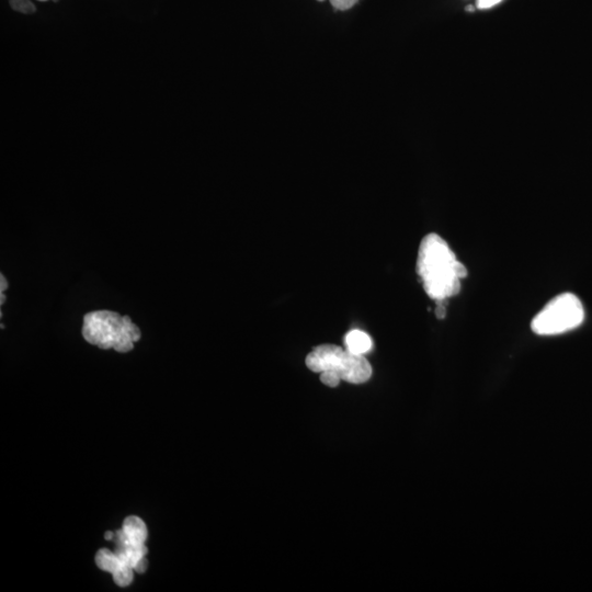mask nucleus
<instances>
[{"instance_id": "nucleus-1", "label": "nucleus", "mask_w": 592, "mask_h": 592, "mask_svg": "<svg viewBox=\"0 0 592 592\" xmlns=\"http://www.w3.org/2000/svg\"><path fill=\"white\" fill-rule=\"evenodd\" d=\"M417 273L426 295L443 300L458 294L467 269L441 236L428 234L419 247Z\"/></svg>"}, {"instance_id": "nucleus-2", "label": "nucleus", "mask_w": 592, "mask_h": 592, "mask_svg": "<svg viewBox=\"0 0 592 592\" xmlns=\"http://www.w3.org/2000/svg\"><path fill=\"white\" fill-rule=\"evenodd\" d=\"M82 335L87 342L103 350L129 352L141 332L128 316L111 310H95L83 317Z\"/></svg>"}, {"instance_id": "nucleus-3", "label": "nucleus", "mask_w": 592, "mask_h": 592, "mask_svg": "<svg viewBox=\"0 0 592 592\" xmlns=\"http://www.w3.org/2000/svg\"><path fill=\"white\" fill-rule=\"evenodd\" d=\"M307 367L317 373L330 371L341 380L363 384L372 376V366L364 355H357L335 344H320L306 356Z\"/></svg>"}, {"instance_id": "nucleus-4", "label": "nucleus", "mask_w": 592, "mask_h": 592, "mask_svg": "<svg viewBox=\"0 0 592 592\" xmlns=\"http://www.w3.org/2000/svg\"><path fill=\"white\" fill-rule=\"evenodd\" d=\"M583 319L581 300L572 293H562L538 311L531 322V328L538 335H556L576 329Z\"/></svg>"}, {"instance_id": "nucleus-5", "label": "nucleus", "mask_w": 592, "mask_h": 592, "mask_svg": "<svg viewBox=\"0 0 592 592\" xmlns=\"http://www.w3.org/2000/svg\"><path fill=\"white\" fill-rule=\"evenodd\" d=\"M344 345L349 352L357 355H364L372 350L373 341L366 332L354 329L345 334Z\"/></svg>"}, {"instance_id": "nucleus-6", "label": "nucleus", "mask_w": 592, "mask_h": 592, "mask_svg": "<svg viewBox=\"0 0 592 592\" xmlns=\"http://www.w3.org/2000/svg\"><path fill=\"white\" fill-rule=\"evenodd\" d=\"M123 531L130 543H145L148 534L145 522L138 516L126 517Z\"/></svg>"}, {"instance_id": "nucleus-7", "label": "nucleus", "mask_w": 592, "mask_h": 592, "mask_svg": "<svg viewBox=\"0 0 592 592\" xmlns=\"http://www.w3.org/2000/svg\"><path fill=\"white\" fill-rule=\"evenodd\" d=\"M95 562L101 570L113 572L119 565L117 555L109 549H100L95 555Z\"/></svg>"}, {"instance_id": "nucleus-8", "label": "nucleus", "mask_w": 592, "mask_h": 592, "mask_svg": "<svg viewBox=\"0 0 592 592\" xmlns=\"http://www.w3.org/2000/svg\"><path fill=\"white\" fill-rule=\"evenodd\" d=\"M134 569L127 565L121 563L113 572V579L119 587H127L133 581Z\"/></svg>"}, {"instance_id": "nucleus-9", "label": "nucleus", "mask_w": 592, "mask_h": 592, "mask_svg": "<svg viewBox=\"0 0 592 592\" xmlns=\"http://www.w3.org/2000/svg\"><path fill=\"white\" fill-rule=\"evenodd\" d=\"M11 7L23 13H32L35 11L34 4L30 0H10Z\"/></svg>"}, {"instance_id": "nucleus-10", "label": "nucleus", "mask_w": 592, "mask_h": 592, "mask_svg": "<svg viewBox=\"0 0 592 592\" xmlns=\"http://www.w3.org/2000/svg\"><path fill=\"white\" fill-rule=\"evenodd\" d=\"M320 380L327 386L335 387L339 385L341 378L333 372L325 371L320 373Z\"/></svg>"}, {"instance_id": "nucleus-11", "label": "nucleus", "mask_w": 592, "mask_h": 592, "mask_svg": "<svg viewBox=\"0 0 592 592\" xmlns=\"http://www.w3.org/2000/svg\"><path fill=\"white\" fill-rule=\"evenodd\" d=\"M331 5L339 11H345L354 7L360 0H329Z\"/></svg>"}, {"instance_id": "nucleus-12", "label": "nucleus", "mask_w": 592, "mask_h": 592, "mask_svg": "<svg viewBox=\"0 0 592 592\" xmlns=\"http://www.w3.org/2000/svg\"><path fill=\"white\" fill-rule=\"evenodd\" d=\"M502 0H476V7L478 9H489L500 3Z\"/></svg>"}, {"instance_id": "nucleus-13", "label": "nucleus", "mask_w": 592, "mask_h": 592, "mask_svg": "<svg viewBox=\"0 0 592 592\" xmlns=\"http://www.w3.org/2000/svg\"><path fill=\"white\" fill-rule=\"evenodd\" d=\"M445 300H435L436 301V308H435V316L440 319L445 317L446 309H445Z\"/></svg>"}, {"instance_id": "nucleus-14", "label": "nucleus", "mask_w": 592, "mask_h": 592, "mask_svg": "<svg viewBox=\"0 0 592 592\" xmlns=\"http://www.w3.org/2000/svg\"><path fill=\"white\" fill-rule=\"evenodd\" d=\"M146 569H147V560H146L145 557H141V558L137 561V563L135 565L134 570H135L136 572H138V573H143V572L146 571Z\"/></svg>"}, {"instance_id": "nucleus-15", "label": "nucleus", "mask_w": 592, "mask_h": 592, "mask_svg": "<svg viewBox=\"0 0 592 592\" xmlns=\"http://www.w3.org/2000/svg\"><path fill=\"white\" fill-rule=\"evenodd\" d=\"M0 282H1L0 293H3V291L8 287V282L5 277L3 276V274L0 275Z\"/></svg>"}, {"instance_id": "nucleus-16", "label": "nucleus", "mask_w": 592, "mask_h": 592, "mask_svg": "<svg viewBox=\"0 0 592 592\" xmlns=\"http://www.w3.org/2000/svg\"><path fill=\"white\" fill-rule=\"evenodd\" d=\"M114 537V534L112 532H106L104 538L105 539H112Z\"/></svg>"}, {"instance_id": "nucleus-17", "label": "nucleus", "mask_w": 592, "mask_h": 592, "mask_svg": "<svg viewBox=\"0 0 592 592\" xmlns=\"http://www.w3.org/2000/svg\"><path fill=\"white\" fill-rule=\"evenodd\" d=\"M38 1H47V0H38Z\"/></svg>"}, {"instance_id": "nucleus-18", "label": "nucleus", "mask_w": 592, "mask_h": 592, "mask_svg": "<svg viewBox=\"0 0 592 592\" xmlns=\"http://www.w3.org/2000/svg\"><path fill=\"white\" fill-rule=\"evenodd\" d=\"M317 1H323V0H317Z\"/></svg>"}]
</instances>
